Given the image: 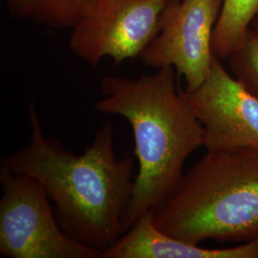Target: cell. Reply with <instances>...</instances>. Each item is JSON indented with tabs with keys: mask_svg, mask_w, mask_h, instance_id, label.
<instances>
[{
	"mask_svg": "<svg viewBox=\"0 0 258 258\" xmlns=\"http://www.w3.org/2000/svg\"><path fill=\"white\" fill-rule=\"evenodd\" d=\"M30 142L1 159V167L32 176L55 204L58 221L73 239L102 253L124 233L134 190V161L118 158L114 126L105 121L83 154L45 137L36 106H29Z\"/></svg>",
	"mask_w": 258,
	"mask_h": 258,
	"instance_id": "1",
	"label": "cell"
},
{
	"mask_svg": "<svg viewBox=\"0 0 258 258\" xmlns=\"http://www.w3.org/2000/svg\"><path fill=\"white\" fill-rule=\"evenodd\" d=\"M175 71L164 66L137 79L106 76L102 80L103 98L95 108L128 121L138 161L124 232L140 215L166 202L184 177L186 159L204 147L203 125L183 92H178Z\"/></svg>",
	"mask_w": 258,
	"mask_h": 258,
	"instance_id": "2",
	"label": "cell"
},
{
	"mask_svg": "<svg viewBox=\"0 0 258 258\" xmlns=\"http://www.w3.org/2000/svg\"><path fill=\"white\" fill-rule=\"evenodd\" d=\"M153 218L191 244L258 241L257 148L207 150Z\"/></svg>",
	"mask_w": 258,
	"mask_h": 258,
	"instance_id": "3",
	"label": "cell"
},
{
	"mask_svg": "<svg viewBox=\"0 0 258 258\" xmlns=\"http://www.w3.org/2000/svg\"><path fill=\"white\" fill-rule=\"evenodd\" d=\"M0 254L8 258H99L56 220L45 187L32 176L0 168Z\"/></svg>",
	"mask_w": 258,
	"mask_h": 258,
	"instance_id": "4",
	"label": "cell"
},
{
	"mask_svg": "<svg viewBox=\"0 0 258 258\" xmlns=\"http://www.w3.org/2000/svg\"><path fill=\"white\" fill-rule=\"evenodd\" d=\"M170 0H98L71 33L69 46L91 66L141 56L159 35Z\"/></svg>",
	"mask_w": 258,
	"mask_h": 258,
	"instance_id": "5",
	"label": "cell"
},
{
	"mask_svg": "<svg viewBox=\"0 0 258 258\" xmlns=\"http://www.w3.org/2000/svg\"><path fill=\"white\" fill-rule=\"evenodd\" d=\"M224 0H170L163 26L141 55L145 64L172 66L186 83L185 90L198 88L211 72L213 30Z\"/></svg>",
	"mask_w": 258,
	"mask_h": 258,
	"instance_id": "6",
	"label": "cell"
},
{
	"mask_svg": "<svg viewBox=\"0 0 258 258\" xmlns=\"http://www.w3.org/2000/svg\"><path fill=\"white\" fill-rule=\"evenodd\" d=\"M183 94L203 125L207 150L258 149V97L232 78L216 55L206 81Z\"/></svg>",
	"mask_w": 258,
	"mask_h": 258,
	"instance_id": "7",
	"label": "cell"
},
{
	"mask_svg": "<svg viewBox=\"0 0 258 258\" xmlns=\"http://www.w3.org/2000/svg\"><path fill=\"white\" fill-rule=\"evenodd\" d=\"M102 258H258V241L227 249H207L161 231L153 211L142 215Z\"/></svg>",
	"mask_w": 258,
	"mask_h": 258,
	"instance_id": "8",
	"label": "cell"
},
{
	"mask_svg": "<svg viewBox=\"0 0 258 258\" xmlns=\"http://www.w3.org/2000/svg\"><path fill=\"white\" fill-rule=\"evenodd\" d=\"M258 15V0H224L212 34V48L218 58H229L238 50Z\"/></svg>",
	"mask_w": 258,
	"mask_h": 258,
	"instance_id": "9",
	"label": "cell"
},
{
	"mask_svg": "<svg viewBox=\"0 0 258 258\" xmlns=\"http://www.w3.org/2000/svg\"><path fill=\"white\" fill-rule=\"evenodd\" d=\"M98 0H8L10 13L52 27L73 28Z\"/></svg>",
	"mask_w": 258,
	"mask_h": 258,
	"instance_id": "10",
	"label": "cell"
},
{
	"mask_svg": "<svg viewBox=\"0 0 258 258\" xmlns=\"http://www.w3.org/2000/svg\"><path fill=\"white\" fill-rule=\"evenodd\" d=\"M231 71L246 89L258 97V37L249 29L246 40L229 57Z\"/></svg>",
	"mask_w": 258,
	"mask_h": 258,
	"instance_id": "11",
	"label": "cell"
},
{
	"mask_svg": "<svg viewBox=\"0 0 258 258\" xmlns=\"http://www.w3.org/2000/svg\"><path fill=\"white\" fill-rule=\"evenodd\" d=\"M250 30L258 37V17H256L255 19H253V21H252V27L250 28Z\"/></svg>",
	"mask_w": 258,
	"mask_h": 258,
	"instance_id": "12",
	"label": "cell"
}]
</instances>
